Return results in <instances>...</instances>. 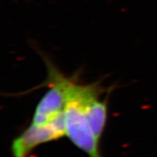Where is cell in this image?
<instances>
[{
	"instance_id": "1",
	"label": "cell",
	"mask_w": 157,
	"mask_h": 157,
	"mask_svg": "<svg viewBox=\"0 0 157 157\" xmlns=\"http://www.w3.org/2000/svg\"><path fill=\"white\" fill-rule=\"evenodd\" d=\"M99 86L100 82L80 84L74 80L63 110L66 135L89 157H101L100 143L92 132L86 115L88 99Z\"/></svg>"
},
{
	"instance_id": "2",
	"label": "cell",
	"mask_w": 157,
	"mask_h": 157,
	"mask_svg": "<svg viewBox=\"0 0 157 157\" xmlns=\"http://www.w3.org/2000/svg\"><path fill=\"white\" fill-rule=\"evenodd\" d=\"M43 58L48 68L45 83L49 85V90L35 109L32 123L36 124H48L63 113L68 89L74 81L63 75L46 56H43Z\"/></svg>"
},
{
	"instance_id": "3",
	"label": "cell",
	"mask_w": 157,
	"mask_h": 157,
	"mask_svg": "<svg viewBox=\"0 0 157 157\" xmlns=\"http://www.w3.org/2000/svg\"><path fill=\"white\" fill-rule=\"evenodd\" d=\"M66 135L63 113L45 124L31 123L11 145L13 157H29L31 153L43 143L58 140Z\"/></svg>"
},
{
	"instance_id": "4",
	"label": "cell",
	"mask_w": 157,
	"mask_h": 157,
	"mask_svg": "<svg viewBox=\"0 0 157 157\" xmlns=\"http://www.w3.org/2000/svg\"><path fill=\"white\" fill-rule=\"evenodd\" d=\"M104 92L101 85L90 96L86 105V115L92 132L100 143L107 119L108 97L101 101L100 95Z\"/></svg>"
}]
</instances>
